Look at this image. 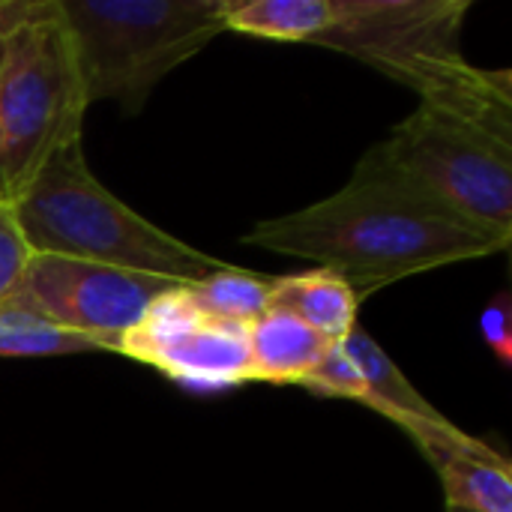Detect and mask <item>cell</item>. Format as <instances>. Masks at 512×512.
Returning <instances> with one entry per match:
<instances>
[{
  "label": "cell",
  "mask_w": 512,
  "mask_h": 512,
  "mask_svg": "<svg viewBox=\"0 0 512 512\" xmlns=\"http://www.w3.org/2000/svg\"><path fill=\"white\" fill-rule=\"evenodd\" d=\"M243 243L315 261L339 273L357 300L399 279L486 258L510 246V240L459 219L396 171L375 147L336 195L258 222Z\"/></svg>",
  "instance_id": "cell-1"
},
{
  "label": "cell",
  "mask_w": 512,
  "mask_h": 512,
  "mask_svg": "<svg viewBox=\"0 0 512 512\" xmlns=\"http://www.w3.org/2000/svg\"><path fill=\"white\" fill-rule=\"evenodd\" d=\"M471 0H333L315 42L414 87L423 102L512 138L510 69H480L462 51Z\"/></svg>",
  "instance_id": "cell-2"
},
{
  "label": "cell",
  "mask_w": 512,
  "mask_h": 512,
  "mask_svg": "<svg viewBox=\"0 0 512 512\" xmlns=\"http://www.w3.org/2000/svg\"><path fill=\"white\" fill-rule=\"evenodd\" d=\"M33 255H60L198 285L228 264L162 231L87 168L81 138L63 144L9 204Z\"/></svg>",
  "instance_id": "cell-3"
},
{
  "label": "cell",
  "mask_w": 512,
  "mask_h": 512,
  "mask_svg": "<svg viewBox=\"0 0 512 512\" xmlns=\"http://www.w3.org/2000/svg\"><path fill=\"white\" fill-rule=\"evenodd\" d=\"M90 102L135 114L156 81L225 27L228 0H57Z\"/></svg>",
  "instance_id": "cell-4"
},
{
  "label": "cell",
  "mask_w": 512,
  "mask_h": 512,
  "mask_svg": "<svg viewBox=\"0 0 512 512\" xmlns=\"http://www.w3.org/2000/svg\"><path fill=\"white\" fill-rule=\"evenodd\" d=\"M87 111L75 42L57 0H36L0 60V201L12 204L39 168L81 138Z\"/></svg>",
  "instance_id": "cell-5"
},
{
  "label": "cell",
  "mask_w": 512,
  "mask_h": 512,
  "mask_svg": "<svg viewBox=\"0 0 512 512\" xmlns=\"http://www.w3.org/2000/svg\"><path fill=\"white\" fill-rule=\"evenodd\" d=\"M375 150L468 225L512 240V138L420 102Z\"/></svg>",
  "instance_id": "cell-6"
},
{
  "label": "cell",
  "mask_w": 512,
  "mask_h": 512,
  "mask_svg": "<svg viewBox=\"0 0 512 512\" xmlns=\"http://www.w3.org/2000/svg\"><path fill=\"white\" fill-rule=\"evenodd\" d=\"M180 285L150 273L60 255H30L12 294L45 321L99 342L102 351H117L150 303Z\"/></svg>",
  "instance_id": "cell-7"
},
{
  "label": "cell",
  "mask_w": 512,
  "mask_h": 512,
  "mask_svg": "<svg viewBox=\"0 0 512 512\" xmlns=\"http://www.w3.org/2000/svg\"><path fill=\"white\" fill-rule=\"evenodd\" d=\"M117 354L198 390L249 381V327L204 315L186 285L153 300L144 318L120 339Z\"/></svg>",
  "instance_id": "cell-8"
},
{
  "label": "cell",
  "mask_w": 512,
  "mask_h": 512,
  "mask_svg": "<svg viewBox=\"0 0 512 512\" xmlns=\"http://www.w3.org/2000/svg\"><path fill=\"white\" fill-rule=\"evenodd\" d=\"M441 477L447 507L468 512H512V465L489 444L459 438H429L417 444Z\"/></svg>",
  "instance_id": "cell-9"
},
{
  "label": "cell",
  "mask_w": 512,
  "mask_h": 512,
  "mask_svg": "<svg viewBox=\"0 0 512 512\" xmlns=\"http://www.w3.org/2000/svg\"><path fill=\"white\" fill-rule=\"evenodd\" d=\"M330 339L285 312H264L249 324V381L300 384L330 351Z\"/></svg>",
  "instance_id": "cell-10"
},
{
  "label": "cell",
  "mask_w": 512,
  "mask_h": 512,
  "mask_svg": "<svg viewBox=\"0 0 512 512\" xmlns=\"http://www.w3.org/2000/svg\"><path fill=\"white\" fill-rule=\"evenodd\" d=\"M270 309L303 321L330 342H342L357 327L360 300L339 273L315 267L297 276H276Z\"/></svg>",
  "instance_id": "cell-11"
},
{
  "label": "cell",
  "mask_w": 512,
  "mask_h": 512,
  "mask_svg": "<svg viewBox=\"0 0 512 512\" xmlns=\"http://www.w3.org/2000/svg\"><path fill=\"white\" fill-rule=\"evenodd\" d=\"M345 351L357 363L363 381H366V402L372 411L390 417L396 426L408 420H426V423H441L447 420L405 375L402 369L387 357V351L357 324L345 339Z\"/></svg>",
  "instance_id": "cell-12"
},
{
  "label": "cell",
  "mask_w": 512,
  "mask_h": 512,
  "mask_svg": "<svg viewBox=\"0 0 512 512\" xmlns=\"http://www.w3.org/2000/svg\"><path fill=\"white\" fill-rule=\"evenodd\" d=\"M333 21V0H228L225 27L261 39L318 42Z\"/></svg>",
  "instance_id": "cell-13"
},
{
  "label": "cell",
  "mask_w": 512,
  "mask_h": 512,
  "mask_svg": "<svg viewBox=\"0 0 512 512\" xmlns=\"http://www.w3.org/2000/svg\"><path fill=\"white\" fill-rule=\"evenodd\" d=\"M273 282L276 276H258L228 264L204 282L186 285V294L204 315L249 327L270 309Z\"/></svg>",
  "instance_id": "cell-14"
},
{
  "label": "cell",
  "mask_w": 512,
  "mask_h": 512,
  "mask_svg": "<svg viewBox=\"0 0 512 512\" xmlns=\"http://www.w3.org/2000/svg\"><path fill=\"white\" fill-rule=\"evenodd\" d=\"M102 351L99 342L69 333L36 315L15 294L0 300V357H57Z\"/></svg>",
  "instance_id": "cell-15"
},
{
  "label": "cell",
  "mask_w": 512,
  "mask_h": 512,
  "mask_svg": "<svg viewBox=\"0 0 512 512\" xmlns=\"http://www.w3.org/2000/svg\"><path fill=\"white\" fill-rule=\"evenodd\" d=\"M300 387H306L318 396H339V399L366 402V381H363L357 363L351 360V354L345 351L342 342L330 345L324 360L300 381Z\"/></svg>",
  "instance_id": "cell-16"
},
{
  "label": "cell",
  "mask_w": 512,
  "mask_h": 512,
  "mask_svg": "<svg viewBox=\"0 0 512 512\" xmlns=\"http://www.w3.org/2000/svg\"><path fill=\"white\" fill-rule=\"evenodd\" d=\"M30 255L33 252L24 243V234L15 222L12 207L0 201V300H6L15 291Z\"/></svg>",
  "instance_id": "cell-17"
},
{
  "label": "cell",
  "mask_w": 512,
  "mask_h": 512,
  "mask_svg": "<svg viewBox=\"0 0 512 512\" xmlns=\"http://www.w3.org/2000/svg\"><path fill=\"white\" fill-rule=\"evenodd\" d=\"M480 330L486 345L498 354V360L504 366L512 363V294L501 291L483 312L480 318Z\"/></svg>",
  "instance_id": "cell-18"
},
{
  "label": "cell",
  "mask_w": 512,
  "mask_h": 512,
  "mask_svg": "<svg viewBox=\"0 0 512 512\" xmlns=\"http://www.w3.org/2000/svg\"><path fill=\"white\" fill-rule=\"evenodd\" d=\"M36 0H0V60L6 54V42L15 33V27L33 12Z\"/></svg>",
  "instance_id": "cell-19"
},
{
  "label": "cell",
  "mask_w": 512,
  "mask_h": 512,
  "mask_svg": "<svg viewBox=\"0 0 512 512\" xmlns=\"http://www.w3.org/2000/svg\"><path fill=\"white\" fill-rule=\"evenodd\" d=\"M447 512H468V510H456V507H447Z\"/></svg>",
  "instance_id": "cell-20"
}]
</instances>
